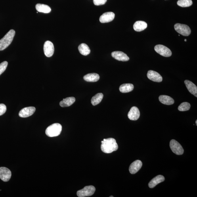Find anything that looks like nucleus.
I'll list each match as a JSON object with an SVG mask.
<instances>
[{"mask_svg": "<svg viewBox=\"0 0 197 197\" xmlns=\"http://www.w3.org/2000/svg\"><path fill=\"white\" fill-rule=\"evenodd\" d=\"M7 108L5 104H0V116H2L6 112Z\"/></svg>", "mask_w": 197, "mask_h": 197, "instance_id": "obj_29", "label": "nucleus"}, {"mask_svg": "<svg viewBox=\"0 0 197 197\" xmlns=\"http://www.w3.org/2000/svg\"><path fill=\"white\" fill-rule=\"evenodd\" d=\"M44 51L47 57H51L53 55L54 51L53 44L49 41H46L44 46Z\"/></svg>", "mask_w": 197, "mask_h": 197, "instance_id": "obj_8", "label": "nucleus"}, {"mask_svg": "<svg viewBox=\"0 0 197 197\" xmlns=\"http://www.w3.org/2000/svg\"><path fill=\"white\" fill-rule=\"evenodd\" d=\"M115 15L112 12H106L100 16L99 21L102 23H108L114 20Z\"/></svg>", "mask_w": 197, "mask_h": 197, "instance_id": "obj_13", "label": "nucleus"}, {"mask_svg": "<svg viewBox=\"0 0 197 197\" xmlns=\"http://www.w3.org/2000/svg\"><path fill=\"white\" fill-rule=\"evenodd\" d=\"M112 56L115 59L120 61L127 62L129 60V58L127 54L121 51L113 52Z\"/></svg>", "mask_w": 197, "mask_h": 197, "instance_id": "obj_11", "label": "nucleus"}, {"mask_svg": "<svg viewBox=\"0 0 197 197\" xmlns=\"http://www.w3.org/2000/svg\"><path fill=\"white\" fill-rule=\"evenodd\" d=\"M184 83H185L186 86L190 93L197 97V87L192 82L188 80H186L184 81Z\"/></svg>", "mask_w": 197, "mask_h": 197, "instance_id": "obj_17", "label": "nucleus"}, {"mask_svg": "<svg viewBox=\"0 0 197 197\" xmlns=\"http://www.w3.org/2000/svg\"><path fill=\"white\" fill-rule=\"evenodd\" d=\"M159 100L163 104L170 105L174 103V100L168 96L162 95L159 96Z\"/></svg>", "mask_w": 197, "mask_h": 197, "instance_id": "obj_20", "label": "nucleus"}, {"mask_svg": "<svg viewBox=\"0 0 197 197\" xmlns=\"http://www.w3.org/2000/svg\"><path fill=\"white\" fill-rule=\"evenodd\" d=\"M103 97V94L98 93L92 98L91 102L93 106L97 105L101 102Z\"/></svg>", "mask_w": 197, "mask_h": 197, "instance_id": "obj_25", "label": "nucleus"}, {"mask_svg": "<svg viewBox=\"0 0 197 197\" xmlns=\"http://www.w3.org/2000/svg\"><path fill=\"white\" fill-rule=\"evenodd\" d=\"M11 172L9 169L6 167H0V179L3 181H9L11 177Z\"/></svg>", "mask_w": 197, "mask_h": 197, "instance_id": "obj_9", "label": "nucleus"}, {"mask_svg": "<svg viewBox=\"0 0 197 197\" xmlns=\"http://www.w3.org/2000/svg\"><path fill=\"white\" fill-rule=\"evenodd\" d=\"M190 108V105L189 103L184 102L180 105L178 109L180 112H185L189 110Z\"/></svg>", "mask_w": 197, "mask_h": 197, "instance_id": "obj_27", "label": "nucleus"}, {"mask_svg": "<svg viewBox=\"0 0 197 197\" xmlns=\"http://www.w3.org/2000/svg\"><path fill=\"white\" fill-rule=\"evenodd\" d=\"M75 98L74 97H71L64 98L63 100L60 103V105L62 107H67L70 106L74 103L75 102Z\"/></svg>", "mask_w": 197, "mask_h": 197, "instance_id": "obj_22", "label": "nucleus"}, {"mask_svg": "<svg viewBox=\"0 0 197 197\" xmlns=\"http://www.w3.org/2000/svg\"><path fill=\"white\" fill-rule=\"evenodd\" d=\"M192 3V0H179L177 2V5L183 7H190Z\"/></svg>", "mask_w": 197, "mask_h": 197, "instance_id": "obj_26", "label": "nucleus"}, {"mask_svg": "<svg viewBox=\"0 0 197 197\" xmlns=\"http://www.w3.org/2000/svg\"><path fill=\"white\" fill-rule=\"evenodd\" d=\"M78 49L80 53L84 56L89 55L91 52L89 46L84 43L80 45L78 47Z\"/></svg>", "mask_w": 197, "mask_h": 197, "instance_id": "obj_24", "label": "nucleus"}, {"mask_svg": "<svg viewBox=\"0 0 197 197\" xmlns=\"http://www.w3.org/2000/svg\"><path fill=\"white\" fill-rule=\"evenodd\" d=\"M147 77L151 80L156 82H161L163 80V77L158 72L153 71H148Z\"/></svg>", "mask_w": 197, "mask_h": 197, "instance_id": "obj_12", "label": "nucleus"}, {"mask_svg": "<svg viewBox=\"0 0 197 197\" xmlns=\"http://www.w3.org/2000/svg\"><path fill=\"white\" fill-rule=\"evenodd\" d=\"M170 147L171 149L175 154L181 155L183 154L184 150L182 146L179 142L175 140H172L170 142Z\"/></svg>", "mask_w": 197, "mask_h": 197, "instance_id": "obj_6", "label": "nucleus"}, {"mask_svg": "<svg viewBox=\"0 0 197 197\" xmlns=\"http://www.w3.org/2000/svg\"><path fill=\"white\" fill-rule=\"evenodd\" d=\"M154 50L157 53L165 57H169L172 55L171 50L164 45H156L154 47Z\"/></svg>", "mask_w": 197, "mask_h": 197, "instance_id": "obj_7", "label": "nucleus"}, {"mask_svg": "<svg viewBox=\"0 0 197 197\" xmlns=\"http://www.w3.org/2000/svg\"><path fill=\"white\" fill-rule=\"evenodd\" d=\"M107 0H93L94 5L96 6L103 5L106 2Z\"/></svg>", "mask_w": 197, "mask_h": 197, "instance_id": "obj_30", "label": "nucleus"}, {"mask_svg": "<svg viewBox=\"0 0 197 197\" xmlns=\"http://www.w3.org/2000/svg\"><path fill=\"white\" fill-rule=\"evenodd\" d=\"M8 66V62H4L0 64V75L4 72Z\"/></svg>", "mask_w": 197, "mask_h": 197, "instance_id": "obj_28", "label": "nucleus"}, {"mask_svg": "<svg viewBox=\"0 0 197 197\" xmlns=\"http://www.w3.org/2000/svg\"><path fill=\"white\" fill-rule=\"evenodd\" d=\"M15 34V31L10 30L2 39H0V51H3L9 47L13 41Z\"/></svg>", "mask_w": 197, "mask_h": 197, "instance_id": "obj_2", "label": "nucleus"}, {"mask_svg": "<svg viewBox=\"0 0 197 197\" xmlns=\"http://www.w3.org/2000/svg\"><path fill=\"white\" fill-rule=\"evenodd\" d=\"M100 76L97 73H89L84 76V79L88 82H95L99 80Z\"/></svg>", "mask_w": 197, "mask_h": 197, "instance_id": "obj_19", "label": "nucleus"}, {"mask_svg": "<svg viewBox=\"0 0 197 197\" xmlns=\"http://www.w3.org/2000/svg\"><path fill=\"white\" fill-rule=\"evenodd\" d=\"M164 180L165 177L163 175L157 176L151 180L149 183V186L151 188H153L159 183L164 181Z\"/></svg>", "mask_w": 197, "mask_h": 197, "instance_id": "obj_16", "label": "nucleus"}, {"mask_svg": "<svg viewBox=\"0 0 197 197\" xmlns=\"http://www.w3.org/2000/svg\"><path fill=\"white\" fill-rule=\"evenodd\" d=\"M95 188L92 186H86L83 189L77 192V196L79 197L90 196L94 194L95 191Z\"/></svg>", "mask_w": 197, "mask_h": 197, "instance_id": "obj_4", "label": "nucleus"}, {"mask_svg": "<svg viewBox=\"0 0 197 197\" xmlns=\"http://www.w3.org/2000/svg\"><path fill=\"white\" fill-rule=\"evenodd\" d=\"M35 8L38 11L44 13H49L51 11V7L44 4H37L35 6Z\"/></svg>", "mask_w": 197, "mask_h": 197, "instance_id": "obj_21", "label": "nucleus"}, {"mask_svg": "<svg viewBox=\"0 0 197 197\" xmlns=\"http://www.w3.org/2000/svg\"><path fill=\"white\" fill-rule=\"evenodd\" d=\"M142 163L141 161L136 160L130 165L129 170L131 174H135L140 170L142 167Z\"/></svg>", "mask_w": 197, "mask_h": 197, "instance_id": "obj_15", "label": "nucleus"}, {"mask_svg": "<svg viewBox=\"0 0 197 197\" xmlns=\"http://www.w3.org/2000/svg\"><path fill=\"white\" fill-rule=\"evenodd\" d=\"M34 107H29L23 108L19 113V116L22 118H27L34 114L35 111Z\"/></svg>", "mask_w": 197, "mask_h": 197, "instance_id": "obj_10", "label": "nucleus"}, {"mask_svg": "<svg viewBox=\"0 0 197 197\" xmlns=\"http://www.w3.org/2000/svg\"><path fill=\"white\" fill-rule=\"evenodd\" d=\"M147 27V24L143 21H137L134 24L133 28L136 31L140 32L143 31Z\"/></svg>", "mask_w": 197, "mask_h": 197, "instance_id": "obj_18", "label": "nucleus"}, {"mask_svg": "<svg viewBox=\"0 0 197 197\" xmlns=\"http://www.w3.org/2000/svg\"><path fill=\"white\" fill-rule=\"evenodd\" d=\"M196 125L197 126V120H196Z\"/></svg>", "mask_w": 197, "mask_h": 197, "instance_id": "obj_31", "label": "nucleus"}, {"mask_svg": "<svg viewBox=\"0 0 197 197\" xmlns=\"http://www.w3.org/2000/svg\"><path fill=\"white\" fill-rule=\"evenodd\" d=\"M184 41H186V39H185V40H184Z\"/></svg>", "mask_w": 197, "mask_h": 197, "instance_id": "obj_32", "label": "nucleus"}, {"mask_svg": "<svg viewBox=\"0 0 197 197\" xmlns=\"http://www.w3.org/2000/svg\"><path fill=\"white\" fill-rule=\"evenodd\" d=\"M134 88V85L131 84H124L120 86L119 91L123 93H128L132 91Z\"/></svg>", "mask_w": 197, "mask_h": 197, "instance_id": "obj_23", "label": "nucleus"}, {"mask_svg": "<svg viewBox=\"0 0 197 197\" xmlns=\"http://www.w3.org/2000/svg\"><path fill=\"white\" fill-rule=\"evenodd\" d=\"M113 197V196H110V197Z\"/></svg>", "mask_w": 197, "mask_h": 197, "instance_id": "obj_33", "label": "nucleus"}, {"mask_svg": "<svg viewBox=\"0 0 197 197\" xmlns=\"http://www.w3.org/2000/svg\"><path fill=\"white\" fill-rule=\"evenodd\" d=\"M102 143L101 149L103 152L106 153H110L118 149V146L116 140L114 138L104 139Z\"/></svg>", "mask_w": 197, "mask_h": 197, "instance_id": "obj_1", "label": "nucleus"}, {"mask_svg": "<svg viewBox=\"0 0 197 197\" xmlns=\"http://www.w3.org/2000/svg\"><path fill=\"white\" fill-rule=\"evenodd\" d=\"M140 112L138 108L136 107H133L130 110L128 114V117L130 120L136 121L140 118Z\"/></svg>", "mask_w": 197, "mask_h": 197, "instance_id": "obj_14", "label": "nucleus"}, {"mask_svg": "<svg viewBox=\"0 0 197 197\" xmlns=\"http://www.w3.org/2000/svg\"><path fill=\"white\" fill-rule=\"evenodd\" d=\"M62 128V126L59 123H54L47 127L45 131L46 135L51 137H57L61 133Z\"/></svg>", "mask_w": 197, "mask_h": 197, "instance_id": "obj_3", "label": "nucleus"}, {"mask_svg": "<svg viewBox=\"0 0 197 197\" xmlns=\"http://www.w3.org/2000/svg\"><path fill=\"white\" fill-rule=\"evenodd\" d=\"M174 28L177 33L184 36H188L191 33V30L187 25L176 24L175 25Z\"/></svg>", "mask_w": 197, "mask_h": 197, "instance_id": "obj_5", "label": "nucleus"}]
</instances>
